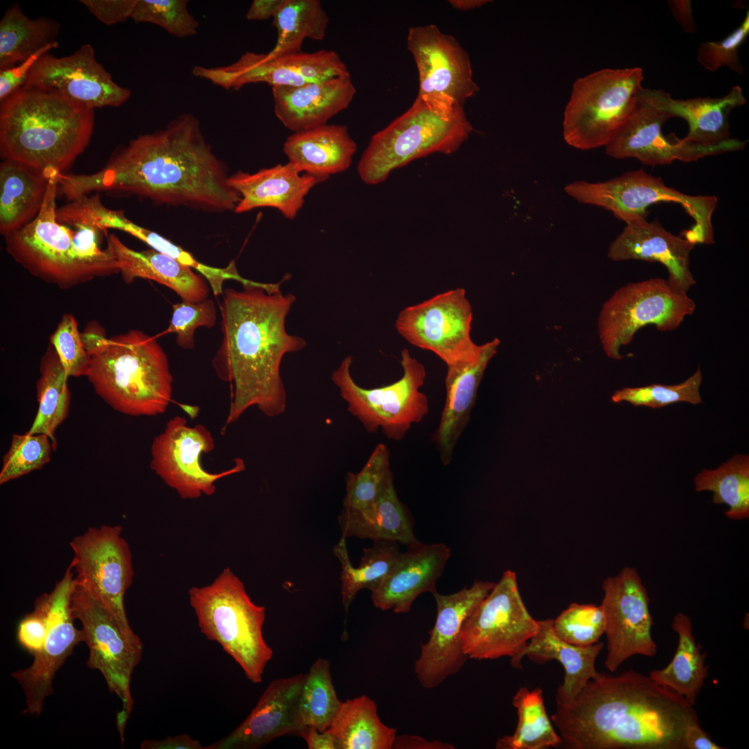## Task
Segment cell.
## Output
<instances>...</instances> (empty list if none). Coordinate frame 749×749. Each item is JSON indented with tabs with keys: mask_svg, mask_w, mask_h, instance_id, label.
<instances>
[{
	"mask_svg": "<svg viewBox=\"0 0 749 749\" xmlns=\"http://www.w3.org/2000/svg\"><path fill=\"white\" fill-rule=\"evenodd\" d=\"M216 319V310L212 300L207 298L198 302L182 300L173 305L172 317L166 332L176 334L178 345L191 350L194 347L195 330L200 327H213Z\"/></svg>",
	"mask_w": 749,
	"mask_h": 749,
	"instance_id": "53",
	"label": "cell"
},
{
	"mask_svg": "<svg viewBox=\"0 0 749 749\" xmlns=\"http://www.w3.org/2000/svg\"><path fill=\"white\" fill-rule=\"evenodd\" d=\"M275 284L259 282L242 291L226 289L221 303L222 341L213 359L218 377L230 384L225 426L256 406L268 417L283 413L286 396L280 374L284 356L306 341L289 334L286 318L295 301Z\"/></svg>",
	"mask_w": 749,
	"mask_h": 749,
	"instance_id": "3",
	"label": "cell"
},
{
	"mask_svg": "<svg viewBox=\"0 0 749 749\" xmlns=\"http://www.w3.org/2000/svg\"><path fill=\"white\" fill-rule=\"evenodd\" d=\"M391 472L389 449L380 443L359 472L347 473L343 508L359 512L371 509L384 481Z\"/></svg>",
	"mask_w": 749,
	"mask_h": 749,
	"instance_id": "46",
	"label": "cell"
},
{
	"mask_svg": "<svg viewBox=\"0 0 749 749\" xmlns=\"http://www.w3.org/2000/svg\"><path fill=\"white\" fill-rule=\"evenodd\" d=\"M22 87L55 93L93 110L119 107L131 95L130 90L115 83L96 60L89 44L67 56L44 55Z\"/></svg>",
	"mask_w": 749,
	"mask_h": 749,
	"instance_id": "21",
	"label": "cell"
},
{
	"mask_svg": "<svg viewBox=\"0 0 749 749\" xmlns=\"http://www.w3.org/2000/svg\"><path fill=\"white\" fill-rule=\"evenodd\" d=\"M490 2L489 0H449V3L456 10H470L481 7Z\"/></svg>",
	"mask_w": 749,
	"mask_h": 749,
	"instance_id": "64",
	"label": "cell"
},
{
	"mask_svg": "<svg viewBox=\"0 0 749 749\" xmlns=\"http://www.w3.org/2000/svg\"><path fill=\"white\" fill-rule=\"evenodd\" d=\"M538 628V621L522 599L515 573L507 570L464 621L460 638L468 658L508 657L511 665L519 669L521 654Z\"/></svg>",
	"mask_w": 749,
	"mask_h": 749,
	"instance_id": "13",
	"label": "cell"
},
{
	"mask_svg": "<svg viewBox=\"0 0 749 749\" xmlns=\"http://www.w3.org/2000/svg\"><path fill=\"white\" fill-rule=\"evenodd\" d=\"M352 356H346L332 374L348 411L368 432L376 433L381 429L388 438L401 440L413 424L421 422L429 412L428 398L419 390L426 377L424 365L404 349L400 360L402 377L391 384L368 389L352 379Z\"/></svg>",
	"mask_w": 749,
	"mask_h": 749,
	"instance_id": "12",
	"label": "cell"
},
{
	"mask_svg": "<svg viewBox=\"0 0 749 749\" xmlns=\"http://www.w3.org/2000/svg\"><path fill=\"white\" fill-rule=\"evenodd\" d=\"M137 0H81L88 10L101 21L112 25L130 19Z\"/></svg>",
	"mask_w": 749,
	"mask_h": 749,
	"instance_id": "57",
	"label": "cell"
},
{
	"mask_svg": "<svg viewBox=\"0 0 749 749\" xmlns=\"http://www.w3.org/2000/svg\"><path fill=\"white\" fill-rule=\"evenodd\" d=\"M94 126L93 109L21 87L1 103V157L64 173L87 147Z\"/></svg>",
	"mask_w": 749,
	"mask_h": 749,
	"instance_id": "4",
	"label": "cell"
},
{
	"mask_svg": "<svg viewBox=\"0 0 749 749\" xmlns=\"http://www.w3.org/2000/svg\"><path fill=\"white\" fill-rule=\"evenodd\" d=\"M342 703L332 682L329 660L318 658L305 674L300 691L299 711L303 725L320 732L327 730Z\"/></svg>",
	"mask_w": 749,
	"mask_h": 749,
	"instance_id": "44",
	"label": "cell"
},
{
	"mask_svg": "<svg viewBox=\"0 0 749 749\" xmlns=\"http://www.w3.org/2000/svg\"><path fill=\"white\" fill-rule=\"evenodd\" d=\"M394 749H454L448 743L439 740L428 741L417 735L402 734L396 737Z\"/></svg>",
	"mask_w": 749,
	"mask_h": 749,
	"instance_id": "61",
	"label": "cell"
},
{
	"mask_svg": "<svg viewBox=\"0 0 749 749\" xmlns=\"http://www.w3.org/2000/svg\"><path fill=\"white\" fill-rule=\"evenodd\" d=\"M333 552L341 565V595L346 613L359 591L366 588L372 592L380 585L402 553L397 542L374 541L372 546L363 549L359 567H354L344 536L334 547Z\"/></svg>",
	"mask_w": 749,
	"mask_h": 749,
	"instance_id": "39",
	"label": "cell"
},
{
	"mask_svg": "<svg viewBox=\"0 0 749 749\" xmlns=\"http://www.w3.org/2000/svg\"><path fill=\"white\" fill-rule=\"evenodd\" d=\"M327 730L338 749H391L397 737V730L381 721L375 702L365 695L343 702Z\"/></svg>",
	"mask_w": 749,
	"mask_h": 749,
	"instance_id": "37",
	"label": "cell"
},
{
	"mask_svg": "<svg viewBox=\"0 0 749 749\" xmlns=\"http://www.w3.org/2000/svg\"><path fill=\"white\" fill-rule=\"evenodd\" d=\"M76 588L75 576L69 565L53 591L43 595L48 624L45 642L33 655L29 667L12 673L25 694V714L39 716L42 713L44 698L53 692V680L56 671L72 653L74 646L85 641L83 631L74 625L71 609V598Z\"/></svg>",
	"mask_w": 749,
	"mask_h": 749,
	"instance_id": "19",
	"label": "cell"
},
{
	"mask_svg": "<svg viewBox=\"0 0 749 749\" xmlns=\"http://www.w3.org/2000/svg\"><path fill=\"white\" fill-rule=\"evenodd\" d=\"M451 550L442 543L427 544L417 541L407 546L380 585L371 592L374 606L382 610L407 613L421 594L436 592Z\"/></svg>",
	"mask_w": 749,
	"mask_h": 749,
	"instance_id": "26",
	"label": "cell"
},
{
	"mask_svg": "<svg viewBox=\"0 0 749 749\" xmlns=\"http://www.w3.org/2000/svg\"><path fill=\"white\" fill-rule=\"evenodd\" d=\"M320 182L317 178L300 172L288 162L255 173L238 171L229 177V183L241 197L234 209L236 213L273 207L289 220L295 218L308 193Z\"/></svg>",
	"mask_w": 749,
	"mask_h": 749,
	"instance_id": "29",
	"label": "cell"
},
{
	"mask_svg": "<svg viewBox=\"0 0 749 749\" xmlns=\"http://www.w3.org/2000/svg\"><path fill=\"white\" fill-rule=\"evenodd\" d=\"M58 46V43L51 44L24 61L4 70H0V102L20 89L26 83L34 65L45 54Z\"/></svg>",
	"mask_w": 749,
	"mask_h": 749,
	"instance_id": "56",
	"label": "cell"
},
{
	"mask_svg": "<svg viewBox=\"0 0 749 749\" xmlns=\"http://www.w3.org/2000/svg\"><path fill=\"white\" fill-rule=\"evenodd\" d=\"M141 749H205L200 742L188 734L169 736L161 740H144Z\"/></svg>",
	"mask_w": 749,
	"mask_h": 749,
	"instance_id": "58",
	"label": "cell"
},
{
	"mask_svg": "<svg viewBox=\"0 0 749 749\" xmlns=\"http://www.w3.org/2000/svg\"><path fill=\"white\" fill-rule=\"evenodd\" d=\"M81 336L90 356L86 377L104 402L130 416L166 411L173 377L167 356L154 338L137 329L107 338L96 322Z\"/></svg>",
	"mask_w": 749,
	"mask_h": 749,
	"instance_id": "5",
	"label": "cell"
},
{
	"mask_svg": "<svg viewBox=\"0 0 749 749\" xmlns=\"http://www.w3.org/2000/svg\"><path fill=\"white\" fill-rule=\"evenodd\" d=\"M671 116L638 96L637 104L623 126L605 146L609 156L616 159L635 158L644 165H667L675 160L697 161L709 155L740 150L746 142L730 138L721 144L706 146L675 135L662 134L663 124Z\"/></svg>",
	"mask_w": 749,
	"mask_h": 749,
	"instance_id": "20",
	"label": "cell"
},
{
	"mask_svg": "<svg viewBox=\"0 0 749 749\" xmlns=\"http://www.w3.org/2000/svg\"><path fill=\"white\" fill-rule=\"evenodd\" d=\"M749 34V12L741 24L730 34L719 41L703 42L697 49V61L705 69L716 71L723 66L742 76L743 67L738 50Z\"/></svg>",
	"mask_w": 749,
	"mask_h": 749,
	"instance_id": "54",
	"label": "cell"
},
{
	"mask_svg": "<svg viewBox=\"0 0 749 749\" xmlns=\"http://www.w3.org/2000/svg\"><path fill=\"white\" fill-rule=\"evenodd\" d=\"M121 526L89 528L69 543L76 586L97 601L128 637L139 639L125 610L124 596L132 584L133 567L129 545Z\"/></svg>",
	"mask_w": 749,
	"mask_h": 749,
	"instance_id": "14",
	"label": "cell"
},
{
	"mask_svg": "<svg viewBox=\"0 0 749 749\" xmlns=\"http://www.w3.org/2000/svg\"><path fill=\"white\" fill-rule=\"evenodd\" d=\"M684 743L686 749H723L714 743L710 736L700 726L699 722L690 724L684 734Z\"/></svg>",
	"mask_w": 749,
	"mask_h": 749,
	"instance_id": "59",
	"label": "cell"
},
{
	"mask_svg": "<svg viewBox=\"0 0 749 749\" xmlns=\"http://www.w3.org/2000/svg\"><path fill=\"white\" fill-rule=\"evenodd\" d=\"M229 177L189 113L131 140L96 172L57 174L58 193L69 200L107 191L212 212L234 210L240 201Z\"/></svg>",
	"mask_w": 749,
	"mask_h": 749,
	"instance_id": "1",
	"label": "cell"
},
{
	"mask_svg": "<svg viewBox=\"0 0 749 749\" xmlns=\"http://www.w3.org/2000/svg\"><path fill=\"white\" fill-rule=\"evenodd\" d=\"M499 344L500 341L494 338L481 345L474 357L447 366L445 403L432 437L445 465L451 461L456 443L470 420L484 371Z\"/></svg>",
	"mask_w": 749,
	"mask_h": 749,
	"instance_id": "27",
	"label": "cell"
},
{
	"mask_svg": "<svg viewBox=\"0 0 749 749\" xmlns=\"http://www.w3.org/2000/svg\"><path fill=\"white\" fill-rule=\"evenodd\" d=\"M406 46L418 71L417 96L463 106L479 92L467 52L454 37L435 24L411 27Z\"/></svg>",
	"mask_w": 749,
	"mask_h": 749,
	"instance_id": "22",
	"label": "cell"
},
{
	"mask_svg": "<svg viewBox=\"0 0 749 749\" xmlns=\"http://www.w3.org/2000/svg\"><path fill=\"white\" fill-rule=\"evenodd\" d=\"M539 628L521 654L537 663L555 660L565 669L563 683L556 694V705L570 704L591 680L600 673L596 669L597 657L604 646L602 642L588 646H576L558 637L553 629V619L538 621Z\"/></svg>",
	"mask_w": 749,
	"mask_h": 749,
	"instance_id": "33",
	"label": "cell"
},
{
	"mask_svg": "<svg viewBox=\"0 0 749 749\" xmlns=\"http://www.w3.org/2000/svg\"><path fill=\"white\" fill-rule=\"evenodd\" d=\"M273 57L307 83L351 76L339 55L332 50H320L313 53L300 51Z\"/></svg>",
	"mask_w": 749,
	"mask_h": 749,
	"instance_id": "51",
	"label": "cell"
},
{
	"mask_svg": "<svg viewBox=\"0 0 749 749\" xmlns=\"http://www.w3.org/2000/svg\"><path fill=\"white\" fill-rule=\"evenodd\" d=\"M68 377L55 348L49 343L40 361V377L36 381L39 407L28 433L46 434L55 441V431L69 412Z\"/></svg>",
	"mask_w": 749,
	"mask_h": 749,
	"instance_id": "40",
	"label": "cell"
},
{
	"mask_svg": "<svg viewBox=\"0 0 749 749\" xmlns=\"http://www.w3.org/2000/svg\"><path fill=\"white\" fill-rule=\"evenodd\" d=\"M551 719L571 749H686L685 729L699 722L685 698L632 669L600 673Z\"/></svg>",
	"mask_w": 749,
	"mask_h": 749,
	"instance_id": "2",
	"label": "cell"
},
{
	"mask_svg": "<svg viewBox=\"0 0 749 749\" xmlns=\"http://www.w3.org/2000/svg\"><path fill=\"white\" fill-rule=\"evenodd\" d=\"M52 439L46 434L13 433L10 447L2 458L0 484L42 468L51 460Z\"/></svg>",
	"mask_w": 749,
	"mask_h": 749,
	"instance_id": "48",
	"label": "cell"
},
{
	"mask_svg": "<svg viewBox=\"0 0 749 749\" xmlns=\"http://www.w3.org/2000/svg\"><path fill=\"white\" fill-rule=\"evenodd\" d=\"M671 628L678 637V646L669 664L649 672L648 676L695 705L696 698L708 677L705 655L695 639L691 618L682 612L673 618Z\"/></svg>",
	"mask_w": 749,
	"mask_h": 749,
	"instance_id": "36",
	"label": "cell"
},
{
	"mask_svg": "<svg viewBox=\"0 0 749 749\" xmlns=\"http://www.w3.org/2000/svg\"><path fill=\"white\" fill-rule=\"evenodd\" d=\"M643 80L640 67L604 69L578 79L564 113L565 141L580 150L605 146L633 111Z\"/></svg>",
	"mask_w": 749,
	"mask_h": 749,
	"instance_id": "10",
	"label": "cell"
},
{
	"mask_svg": "<svg viewBox=\"0 0 749 749\" xmlns=\"http://www.w3.org/2000/svg\"><path fill=\"white\" fill-rule=\"evenodd\" d=\"M122 230L146 243L155 251L170 257L198 271L209 282L213 293L216 296L223 293V284L225 280H236L242 284L243 286L253 283V281L245 279L239 274L233 261L225 268H221L203 264L181 247L174 244L159 234L141 227L130 220H128L123 223Z\"/></svg>",
	"mask_w": 749,
	"mask_h": 749,
	"instance_id": "45",
	"label": "cell"
},
{
	"mask_svg": "<svg viewBox=\"0 0 749 749\" xmlns=\"http://www.w3.org/2000/svg\"><path fill=\"white\" fill-rule=\"evenodd\" d=\"M518 722L514 733L499 738L497 749H546L556 748L562 739L547 715L540 688L520 687L513 698Z\"/></svg>",
	"mask_w": 749,
	"mask_h": 749,
	"instance_id": "42",
	"label": "cell"
},
{
	"mask_svg": "<svg viewBox=\"0 0 749 749\" xmlns=\"http://www.w3.org/2000/svg\"><path fill=\"white\" fill-rule=\"evenodd\" d=\"M189 599L201 632L218 643L249 680L261 682L273 657L262 634L265 608L250 600L243 583L229 567L211 584L191 587Z\"/></svg>",
	"mask_w": 749,
	"mask_h": 749,
	"instance_id": "7",
	"label": "cell"
},
{
	"mask_svg": "<svg viewBox=\"0 0 749 749\" xmlns=\"http://www.w3.org/2000/svg\"><path fill=\"white\" fill-rule=\"evenodd\" d=\"M105 239L126 284L137 278L146 279L172 289L182 300L198 302L208 298L207 279L193 268L152 248L135 250L114 234L107 232Z\"/></svg>",
	"mask_w": 749,
	"mask_h": 749,
	"instance_id": "31",
	"label": "cell"
},
{
	"mask_svg": "<svg viewBox=\"0 0 749 749\" xmlns=\"http://www.w3.org/2000/svg\"><path fill=\"white\" fill-rule=\"evenodd\" d=\"M305 674L273 680L245 720L227 736L205 749H256L276 738L300 736L299 699Z\"/></svg>",
	"mask_w": 749,
	"mask_h": 749,
	"instance_id": "24",
	"label": "cell"
},
{
	"mask_svg": "<svg viewBox=\"0 0 749 749\" xmlns=\"http://www.w3.org/2000/svg\"><path fill=\"white\" fill-rule=\"evenodd\" d=\"M273 19L277 36L268 53L273 56L300 51L307 38L323 40L329 21L318 0H282Z\"/></svg>",
	"mask_w": 749,
	"mask_h": 749,
	"instance_id": "41",
	"label": "cell"
},
{
	"mask_svg": "<svg viewBox=\"0 0 749 749\" xmlns=\"http://www.w3.org/2000/svg\"><path fill=\"white\" fill-rule=\"evenodd\" d=\"M695 302L687 293L666 279L654 277L630 282L617 289L603 303L597 320L602 348L607 356L621 360L622 346L632 342L637 332L653 325L660 332L678 328L694 313Z\"/></svg>",
	"mask_w": 749,
	"mask_h": 749,
	"instance_id": "11",
	"label": "cell"
},
{
	"mask_svg": "<svg viewBox=\"0 0 749 749\" xmlns=\"http://www.w3.org/2000/svg\"><path fill=\"white\" fill-rule=\"evenodd\" d=\"M309 749H338L334 736L328 730L320 732L312 726H307L300 736Z\"/></svg>",
	"mask_w": 749,
	"mask_h": 749,
	"instance_id": "62",
	"label": "cell"
},
{
	"mask_svg": "<svg viewBox=\"0 0 749 749\" xmlns=\"http://www.w3.org/2000/svg\"><path fill=\"white\" fill-rule=\"evenodd\" d=\"M48 632L46 611L44 596L35 601L33 612L20 621L17 628L19 643L33 655L42 648Z\"/></svg>",
	"mask_w": 749,
	"mask_h": 749,
	"instance_id": "55",
	"label": "cell"
},
{
	"mask_svg": "<svg viewBox=\"0 0 749 749\" xmlns=\"http://www.w3.org/2000/svg\"><path fill=\"white\" fill-rule=\"evenodd\" d=\"M48 175L22 163L0 164V233L3 237L31 222L46 196Z\"/></svg>",
	"mask_w": 749,
	"mask_h": 749,
	"instance_id": "35",
	"label": "cell"
},
{
	"mask_svg": "<svg viewBox=\"0 0 749 749\" xmlns=\"http://www.w3.org/2000/svg\"><path fill=\"white\" fill-rule=\"evenodd\" d=\"M357 146L347 126L323 124L295 132L283 144V150L298 171L326 180L347 169Z\"/></svg>",
	"mask_w": 749,
	"mask_h": 749,
	"instance_id": "32",
	"label": "cell"
},
{
	"mask_svg": "<svg viewBox=\"0 0 749 749\" xmlns=\"http://www.w3.org/2000/svg\"><path fill=\"white\" fill-rule=\"evenodd\" d=\"M214 449V439L205 426L191 427L185 418L175 416L152 442L150 468L183 499L211 496L216 492L217 481L245 470L244 461L236 458L232 468L221 472L205 470L201 455Z\"/></svg>",
	"mask_w": 749,
	"mask_h": 749,
	"instance_id": "17",
	"label": "cell"
},
{
	"mask_svg": "<svg viewBox=\"0 0 749 749\" xmlns=\"http://www.w3.org/2000/svg\"><path fill=\"white\" fill-rule=\"evenodd\" d=\"M494 584L476 580L470 587L451 594L437 591L432 594L437 605L436 621L429 632V640L421 644L420 655L414 664L422 687L433 689L464 666L468 657L462 648L461 626Z\"/></svg>",
	"mask_w": 749,
	"mask_h": 749,
	"instance_id": "23",
	"label": "cell"
},
{
	"mask_svg": "<svg viewBox=\"0 0 749 749\" xmlns=\"http://www.w3.org/2000/svg\"><path fill=\"white\" fill-rule=\"evenodd\" d=\"M565 190L580 203L611 212L626 225L648 220V209L652 205L661 202L680 205L694 221V225L683 231L682 236L694 245L714 243L712 219L718 198L684 193L643 169L630 171L603 182L574 181Z\"/></svg>",
	"mask_w": 749,
	"mask_h": 749,
	"instance_id": "9",
	"label": "cell"
},
{
	"mask_svg": "<svg viewBox=\"0 0 749 749\" xmlns=\"http://www.w3.org/2000/svg\"><path fill=\"white\" fill-rule=\"evenodd\" d=\"M703 376L700 368L687 380L674 385L653 384L640 387H626L617 390L612 402H627L633 406L660 408L678 402L701 404L699 393Z\"/></svg>",
	"mask_w": 749,
	"mask_h": 749,
	"instance_id": "47",
	"label": "cell"
},
{
	"mask_svg": "<svg viewBox=\"0 0 749 749\" xmlns=\"http://www.w3.org/2000/svg\"><path fill=\"white\" fill-rule=\"evenodd\" d=\"M697 492H713L712 502L725 503L732 519L749 517V456L737 454L713 470H703L694 478Z\"/></svg>",
	"mask_w": 749,
	"mask_h": 749,
	"instance_id": "43",
	"label": "cell"
},
{
	"mask_svg": "<svg viewBox=\"0 0 749 749\" xmlns=\"http://www.w3.org/2000/svg\"><path fill=\"white\" fill-rule=\"evenodd\" d=\"M57 172H45L48 187L37 216L4 237L8 253L33 275L62 289L119 273L116 261H95L84 257L77 247L76 225L57 219Z\"/></svg>",
	"mask_w": 749,
	"mask_h": 749,
	"instance_id": "8",
	"label": "cell"
},
{
	"mask_svg": "<svg viewBox=\"0 0 749 749\" xmlns=\"http://www.w3.org/2000/svg\"><path fill=\"white\" fill-rule=\"evenodd\" d=\"M695 246L683 236L667 231L657 221L646 220L626 225L610 243L608 257L616 261L658 262L667 270V282L687 293L696 284L690 269V254Z\"/></svg>",
	"mask_w": 749,
	"mask_h": 749,
	"instance_id": "25",
	"label": "cell"
},
{
	"mask_svg": "<svg viewBox=\"0 0 749 749\" xmlns=\"http://www.w3.org/2000/svg\"><path fill=\"white\" fill-rule=\"evenodd\" d=\"M602 587L606 669L614 672L633 655L655 656L657 646L651 635L650 599L636 569H622L617 576L606 578Z\"/></svg>",
	"mask_w": 749,
	"mask_h": 749,
	"instance_id": "18",
	"label": "cell"
},
{
	"mask_svg": "<svg viewBox=\"0 0 749 749\" xmlns=\"http://www.w3.org/2000/svg\"><path fill=\"white\" fill-rule=\"evenodd\" d=\"M472 131L463 105L417 96L404 113L372 135L358 163L359 175L368 184H379L414 160L454 153Z\"/></svg>",
	"mask_w": 749,
	"mask_h": 749,
	"instance_id": "6",
	"label": "cell"
},
{
	"mask_svg": "<svg viewBox=\"0 0 749 749\" xmlns=\"http://www.w3.org/2000/svg\"><path fill=\"white\" fill-rule=\"evenodd\" d=\"M50 343L55 348L69 377L87 376L90 356L86 350L76 318L71 313L64 314L55 330L50 336Z\"/></svg>",
	"mask_w": 749,
	"mask_h": 749,
	"instance_id": "52",
	"label": "cell"
},
{
	"mask_svg": "<svg viewBox=\"0 0 749 749\" xmlns=\"http://www.w3.org/2000/svg\"><path fill=\"white\" fill-rule=\"evenodd\" d=\"M272 90L275 116L293 132L327 123L348 107L356 92L351 76Z\"/></svg>",
	"mask_w": 749,
	"mask_h": 749,
	"instance_id": "28",
	"label": "cell"
},
{
	"mask_svg": "<svg viewBox=\"0 0 749 749\" xmlns=\"http://www.w3.org/2000/svg\"><path fill=\"white\" fill-rule=\"evenodd\" d=\"M282 0H254L246 17L248 20H266L273 18Z\"/></svg>",
	"mask_w": 749,
	"mask_h": 749,
	"instance_id": "63",
	"label": "cell"
},
{
	"mask_svg": "<svg viewBox=\"0 0 749 749\" xmlns=\"http://www.w3.org/2000/svg\"><path fill=\"white\" fill-rule=\"evenodd\" d=\"M186 0H137L130 19L137 23L157 25L178 38L197 34L199 23Z\"/></svg>",
	"mask_w": 749,
	"mask_h": 749,
	"instance_id": "49",
	"label": "cell"
},
{
	"mask_svg": "<svg viewBox=\"0 0 749 749\" xmlns=\"http://www.w3.org/2000/svg\"><path fill=\"white\" fill-rule=\"evenodd\" d=\"M675 20L686 33H696L698 29L693 17L691 1L671 0L667 1Z\"/></svg>",
	"mask_w": 749,
	"mask_h": 749,
	"instance_id": "60",
	"label": "cell"
},
{
	"mask_svg": "<svg viewBox=\"0 0 749 749\" xmlns=\"http://www.w3.org/2000/svg\"><path fill=\"white\" fill-rule=\"evenodd\" d=\"M639 97L666 112L671 117L683 118L689 126L685 139L706 146H716L731 138L729 114L733 109L746 103L739 85L732 87L726 95L718 98L674 99L664 90L648 88H642Z\"/></svg>",
	"mask_w": 749,
	"mask_h": 749,
	"instance_id": "30",
	"label": "cell"
},
{
	"mask_svg": "<svg viewBox=\"0 0 749 749\" xmlns=\"http://www.w3.org/2000/svg\"><path fill=\"white\" fill-rule=\"evenodd\" d=\"M553 629L565 642L588 646L599 642L604 634L605 619L601 605L571 603L556 619Z\"/></svg>",
	"mask_w": 749,
	"mask_h": 749,
	"instance_id": "50",
	"label": "cell"
},
{
	"mask_svg": "<svg viewBox=\"0 0 749 749\" xmlns=\"http://www.w3.org/2000/svg\"><path fill=\"white\" fill-rule=\"evenodd\" d=\"M343 536L374 541L390 540L408 546L417 541L406 506L397 497L391 472L384 481L373 507L359 512L343 508L338 516Z\"/></svg>",
	"mask_w": 749,
	"mask_h": 749,
	"instance_id": "34",
	"label": "cell"
},
{
	"mask_svg": "<svg viewBox=\"0 0 749 749\" xmlns=\"http://www.w3.org/2000/svg\"><path fill=\"white\" fill-rule=\"evenodd\" d=\"M472 316L465 289L456 288L404 309L395 327L410 344L433 352L448 366L480 350L470 336Z\"/></svg>",
	"mask_w": 749,
	"mask_h": 749,
	"instance_id": "16",
	"label": "cell"
},
{
	"mask_svg": "<svg viewBox=\"0 0 749 749\" xmlns=\"http://www.w3.org/2000/svg\"><path fill=\"white\" fill-rule=\"evenodd\" d=\"M71 609L74 618L83 626L84 642L89 651L87 666L101 673L109 691L123 703L117 725L123 741L125 725L134 704L131 677L141 658L142 642L126 637L100 604L77 586L71 595Z\"/></svg>",
	"mask_w": 749,
	"mask_h": 749,
	"instance_id": "15",
	"label": "cell"
},
{
	"mask_svg": "<svg viewBox=\"0 0 749 749\" xmlns=\"http://www.w3.org/2000/svg\"><path fill=\"white\" fill-rule=\"evenodd\" d=\"M60 28V24L53 19L29 18L18 3L8 7L0 21V70L10 68L57 42Z\"/></svg>",
	"mask_w": 749,
	"mask_h": 749,
	"instance_id": "38",
	"label": "cell"
}]
</instances>
